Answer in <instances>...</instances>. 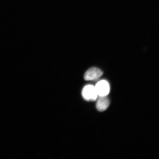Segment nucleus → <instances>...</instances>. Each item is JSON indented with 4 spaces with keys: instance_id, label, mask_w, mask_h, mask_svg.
<instances>
[{
    "instance_id": "1",
    "label": "nucleus",
    "mask_w": 159,
    "mask_h": 159,
    "mask_svg": "<svg viewBox=\"0 0 159 159\" xmlns=\"http://www.w3.org/2000/svg\"><path fill=\"white\" fill-rule=\"evenodd\" d=\"M82 95L85 100L89 101L96 100L98 96L95 86L91 85H87L83 88Z\"/></svg>"
},
{
    "instance_id": "2",
    "label": "nucleus",
    "mask_w": 159,
    "mask_h": 159,
    "mask_svg": "<svg viewBox=\"0 0 159 159\" xmlns=\"http://www.w3.org/2000/svg\"><path fill=\"white\" fill-rule=\"evenodd\" d=\"M99 97L106 96L110 92V87L108 81L102 80L99 81L95 86Z\"/></svg>"
},
{
    "instance_id": "4",
    "label": "nucleus",
    "mask_w": 159,
    "mask_h": 159,
    "mask_svg": "<svg viewBox=\"0 0 159 159\" xmlns=\"http://www.w3.org/2000/svg\"><path fill=\"white\" fill-rule=\"evenodd\" d=\"M110 104V101L107 96L99 97L97 99L96 108L98 111L103 112L108 108Z\"/></svg>"
},
{
    "instance_id": "3",
    "label": "nucleus",
    "mask_w": 159,
    "mask_h": 159,
    "mask_svg": "<svg viewBox=\"0 0 159 159\" xmlns=\"http://www.w3.org/2000/svg\"><path fill=\"white\" fill-rule=\"evenodd\" d=\"M103 72L101 70L96 68L92 67L88 70L85 73L84 79L85 80H93L98 79L102 76Z\"/></svg>"
}]
</instances>
